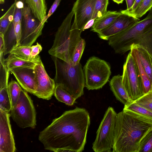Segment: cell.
<instances>
[{"label": "cell", "mask_w": 152, "mask_h": 152, "mask_svg": "<svg viewBox=\"0 0 152 152\" xmlns=\"http://www.w3.org/2000/svg\"><path fill=\"white\" fill-rule=\"evenodd\" d=\"M134 102L152 112V90Z\"/></svg>", "instance_id": "obj_33"}, {"label": "cell", "mask_w": 152, "mask_h": 152, "mask_svg": "<svg viewBox=\"0 0 152 152\" xmlns=\"http://www.w3.org/2000/svg\"><path fill=\"white\" fill-rule=\"evenodd\" d=\"M114 2L116 3L119 4H122L123 3V1L124 0H112Z\"/></svg>", "instance_id": "obj_38"}, {"label": "cell", "mask_w": 152, "mask_h": 152, "mask_svg": "<svg viewBox=\"0 0 152 152\" xmlns=\"http://www.w3.org/2000/svg\"><path fill=\"white\" fill-rule=\"evenodd\" d=\"M4 62L7 69L10 72L18 67H34L37 62L23 59L10 53L7 58L4 59Z\"/></svg>", "instance_id": "obj_22"}, {"label": "cell", "mask_w": 152, "mask_h": 152, "mask_svg": "<svg viewBox=\"0 0 152 152\" xmlns=\"http://www.w3.org/2000/svg\"><path fill=\"white\" fill-rule=\"evenodd\" d=\"M51 57L55 66L54 80L56 85L61 86L76 99L82 96L85 81L80 63L73 66L58 58Z\"/></svg>", "instance_id": "obj_4"}, {"label": "cell", "mask_w": 152, "mask_h": 152, "mask_svg": "<svg viewBox=\"0 0 152 152\" xmlns=\"http://www.w3.org/2000/svg\"><path fill=\"white\" fill-rule=\"evenodd\" d=\"M54 95L58 101L69 106L73 105L76 100L62 87L58 85L56 86Z\"/></svg>", "instance_id": "obj_24"}, {"label": "cell", "mask_w": 152, "mask_h": 152, "mask_svg": "<svg viewBox=\"0 0 152 152\" xmlns=\"http://www.w3.org/2000/svg\"><path fill=\"white\" fill-rule=\"evenodd\" d=\"M23 11V8L15 7L13 20L4 35V56L10 54L13 49L19 45L21 36Z\"/></svg>", "instance_id": "obj_12"}, {"label": "cell", "mask_w": 152, "mask_h": 152, "mask_svg": "<svg viewBox=\"0 0 152 152\" xmlns=\"http://www.w3.org/2000/svg\"><path fill=\"white\" fill-rule=\"evenodd\" d=\"M152 29V10L142 20L136 22L110 37L108 44L116 53L123 54L130 50L132 45H138L142 35Z\"/></svg>", "instance_id": "obj_5"}, {"label": "cell", "mask_w": 152, "mask_h": 152, "mask_svg": "<svg viewBox=\"0 0 152 152\" xmlns=\"http://www.w3.org/2000/svg\"><path fill=\"white\" fill-rule=\"evenodd\" d=\"M123 110L134 118L152 126V112L135 102L125 105Z\"/></svg>", "instance_id": "obj_17"}, {"label": "cell", "mask_w": 152, "mask_h": 152, "mask_svg": "<svg viewBox=\"0 0 152 152\" xmlns=\"http://www.w3.org/2000/svg\"><path fill=\"white\" fill-rule=\"evenodd\" d=\"M138 152H152V128L141 140Z\"/></svg>", "instance_id": "obj_32"}, {"label": "cell", "mask_w": 152, "mask_h": 152, "mask_svg": "<svg viewBox=\"0 0 152 152\" xmlns=\"http://www.w3.org/2000/svg\"><path fill=\"white\" fill-rule=\"evenodd\" d=\"M90 123L88 112L76 107L66 111L39 132L44 149L55 152H81L84 150Z\"/></svg>", "instance_id": "obj_1"}, {"label": "cell", "mask_w": 152, "mask_h": 152, "mask_svg": "<svg viewBox=\"0 0 152 152\" xmlns=\"http://www.w3.org/2000/svg\"><path fill=\"white\" fill-rule=\"evenodd\" d=\"M34 67H18L10 71L24 90L33 94L36 93L37 88Z\"/></svg>", "instance_id": "obj_15"}, {"label": "cell", "mask_w": 152, "mask_h": 152, "mask_svg": "<svg viewBox=\"0 0 152 152\" xmlns=\"http://www.w3.org/2000/svg\"><path fill=\"white\" fill-rule=\"evenodd\" d=\"M86 45L85 40L81 38L77 44L72 53L70 64L75 66L80 62Z\"/></svg>", "instance_id": "obj_29"}, {"label": "cell", "mask_w": 152, "mask_h": 152, "mask_svg": "<svg viewBox=\"0 0 152 152\" xmlns=\"http://www.w3.org/2000/svg\"><path fill=\"white\" fill-rule=\"evenodd\" d=\"M85 87L88 90L101 88L111 74L109 64L104 60L93 56L87 60L83 68Z\"/></svg>", "instance_id": "obj_6"}, {"label": "cell", "mask_w": 152, "mask_h": 152, "mask_svg": "<svg viewBox=\"0 0 152 152\" xmlns=\"http://www.w3.org/2000/svg\"><path fill=\"white\" fill-rule=\"evenodd\" d=\"M37 84V88L34 94L38 98L49 100L54 94L56 84L46 72L41 59L34 68Z\"/></svg>", "instance_id": "obj_11"}, {"label": "cell", "mask_w": 152, "mask_h": 152, "mask_svg": "<svg viewBox=\"0 0 152 152\" xmlns=\"http://www.w3.org/2000/svg\"><path fill=\"white\" fill-rule=\"evenodd\" d=\"M11 108L8 87L0 89V110L10 112Z\"/></svg>", "instance_id": "obj_31"}, {"label": "cell", "mask_w": 152, "mask_h": 152, "mask_svg": "<svg viewBox=\"0 0 152 152\" xmlns=\"http://www.w3.org/2000/svg\"><path fill=\"white\" fill-rule=\"evenodd\" d=\"M4 35L0 33V54L4 53Z\"/></svg>", "instance_id": "obj_37"}, {"label": "cell", "mask_w": 152, "mask_h": 152, "mask_svg": "<svg viewBox=\"0 0 152 152\" xmlns=\"http://www.w3.org/2000/svg\"><path fill=\"white\" fill-rule=\"evenodd\" d=\"M134 45L137 50L142 66L152 84V56L143 47L137 45Z\"/></svg>", "instance_id": "obj_23"}, {"label": "cell", "mask_w": 152, "mask_h": 152, "mask_svg": "<svg viewBox=\"0 0 152 152\" xmlns=\"http://www.w3.org/2000/svg\"><path fill=\"white\" fill-rule=\"evenodd\" d=\"M117 113L109 107L96 132L92 148L96 152H111L113 148Z\"/></svg>", "instance_id": "obj_7"}, {"label": "cell", "mask_w": 152, "mask_h": 152, "mask_svg": "<svg viewBox=\"0 0 152 152\" xmlns=\"http://www.w3.org/2000/svg\"><path fill=\"white\" fill-rule=\"evenodd\" d=\"M10 116L9 112L0 110V152L16 151Z\"/></svg>", "instance_id": "obj_14"}, {"label": "cell", "mask_w": 152, "mask_h": 152, "mask_svg": "<svg viewBox=\"0 0 152 152\" xmlns=\"http://www.w3.org/2000/svg\"><path fill=\"white\" fill-rule=\"evenodd\" d=\"M130 52L137 64L141 79L144 92L145 94L152 90L151 82L142 66L137 50L134 45L132 46Z\"/></svg>", "instance_id": "obj_20"}, {"label": "cell", "mask_w": 152, "mask_h": 152, "mask_svg": "<svg viewBox=\"0 0 152 152\" xmlns=\"http://www.w3.org/2000/svg\"><path fill=\"white\" fill-rule=\"evenodd\" d=\"M31 48L30 57L32 59L38 57L39 56V53L42 49L41 45L38 42L36 45L31 46Z\"/></svg>", "instance_id": "obj_35"}, {"label": "cell", "mask_w": 152, "mask_h": 152, "mask_svg": "<svg viewBox=\"0 0 152 152\" xmlns=\"http://www.w3.org/2000/svg\"><path fill=\"white\" fill-rule=\"evenodd\" d=\"M142 0H135L132 7L128 10H121V13L127 14L133 12L138 6Z\"/></svg>", "instance_id": "obj_36"}, {"label": "cell", "mask_w": 152, "mask_h": 152, "mask_svg": "<svg viewBox=\"0 0 152 152\" xmlns=\"http://www.w3.org/2000/svg\"><path fill=\"white\" fill-rule=\"evenodd\" d=\"M31 46L18 45L13 49L10 53L14 54L23 59L38 62L41 59L40 57L39 56L35 58H31Z\"/></svg>", "instance_id": "obj_26"}, {"label": "cell", "mask_w": 152, "mask_h": 152, "mask_svg": "<svg viewBox=\"0 0 152 152\" xmlns=\"http://www.w3.org/2000/svg\"><path fill=\"white\" fill-rule=\"evenodd\" d=\"M61 1V0H55L48 11V15H46L41 22L42 24H45L48 18L55 12L59 5Z\"/></svg>", "instance_id": "obj_34"}, {"label": "cell", "mask_w": 152, "mask_h": 152, "mask_svg": "<svg viewBox=\"0 0 152 152\" xmlns=\"http://www.w3.org/2000/svg\"><path fill=\"white\" fill-rule=\"evenodd\" d=\"M45 24L36 18L26 5L23 11L19 46H32L42 34Z\"/></svg>", "instance_id": "obj_10"}, {"label": "cell", "mask_w": 152, "mask_h": 152, "mask_svg": "<svg viewBox=\"0 0 152 152\" xmlns=\"http://www.w3.org/2000/svg\"><path fill=\"white\" fill-rule=\"evenodd\" d=\"M111 90L117 100L124 105L133 102L129 97L122 82V76H114L109 83Z\"/></svg>", "instance_id": "obj_18"}, {"label": "cell", "mask_w": 152, "mask_h": 152, "mask_svg": "<svg viewBox=\"0 0 152 152\" xmlns=\"http://www.w3.org/2000/svg\"><path fill=\"white\" fill-rule=\"evenodd\" d=\"M152 128L123 110L119 112L117 114L113 151L138 152L141 140Z\"/></svg>", "instance_id": "obj_2"}, {"label": "cell", "mask_w": 152, "mask_h": 152, "mask_svg": "<svg viewBox=\"0 0 152 152\" xmlns=\"http://www.w3.org/2000/svg\"><path fill=\"white\" fill-rule=\"evenodd\" d=\"M73 10L68 14L58 28L53 45L48 52L51 56L58 58L70 64L71 59L75 46L81 39L82 31L78 29L74 19Z\"/></svg>", "instance_id": "obj_3"}, {"label": "cell", "mask_w": 152, "mask_h": 152, "mask_svg": "<svg viewBox=\"0 0 152 152\" xmlns=\"http://www.w3.org/2000/svg\"><path fill=\"white\" fill-rule=\"evenodd\" d=\"M108 3L109 0H96L91 21H94L106 12Z\"/></svg>", "instance_id": "obj_30"}, {"label": "cell", "mask_w": 152, "mask_h": 152, "mask_svg": "<svg viewBox=\"0 0 152 152\" xmlns=\"http://www.w3.org/2000/svg\"><path fill=\"white\" fill-rule=\"evenodd\" d=\"M122 82L134 102L144 94L141 79L136 62L129 52L123 65Z\"/></svg>", "instance_id": "obj_9"}, {"label": "cell", "mask_w": 152, "mask_h": 152, "mask_svg": "<svg viewBox=\"0 0 152 152\" xmlns=\"http://www.w3.org/2000/svg\"><path fill=\"white\" fill-rule=\"evenodd\" d=\"M15 4L14 3L0 18V33L3 35L7 31L14 18Z\"/></svg>", "instance_id": "obj_25"}, {"label": "cell", "mask_w": 152, "mask_h": 152, "mask_svg": "<svg viewBox=\"0 0 152 152\" xmlns=\"http://www.w3.org/2000/svg\"><path fill=\"white\" fill-rule=\"evenodd\" d=\"M5 0H0V3L1 4H3Z\"/></svg>", "instance_id": "obj_39"}, {"label": "cell", "mask_w": 152, "mask_h": 152, "mask_svg": "<svg viewBox=\"0 0 152 152\" xmlns=\"http://www.w3.org/2000/svg\"><path fill=\"white\" fill-rule=\"evenodd\" d=\"M140 20V19L121 13L110 25L101 30L97 34L100 39L108 40L110 37L118 33L134 23Z\"/></svg>", "instance_id": "obj_16"}, {"label": "cell", "mask_w": 152, "mask_h": 152, "mask_svg": "<svg viewBox=\"0 0 152 152\" xmlns=\"http://www.w3.org/2000/svg\"><path fill=\"white\" fill-rule=\"evenodd\" d=\"M26 2L34 16L41 22L47 15L45 0H26Z\"/></svg>", "instance_id": "obj_21"}, {"label": "cell", "mask_w": 152, "mask_h": 152, "mask_svg": "<svg viewBox=\"0 0 152 152\" xmlns=\"http://www.w3.org/2000/svg\"><path fill=\"white\" fill-rule=\"evenodd\" d=\"M10 112V116L19 127L35 128L36 110L33 101L26 91L22 90L17 103Z\"/></svg>", "instance_id": "obj_8"}, {"label": "cell", "mask_w": 152, "mask_h": 152, "mask_svg": "<svg viewBox=\"0 0 152 152\" xmlns=\"http://www.w3.org/2000/svg\"><path fill=\"white\" fill-rule=\"evenodd\" d=\"M121 14V12L107 11L102 16L94 20L91 31L98 33L110 25Z\"/></svg>", "instance_id": "obj_19"}, {"label": "cell", "mask_w": 152, "mask_h": 152, "mask_svg": "<svg viewBox=\"0 0 152 152\" xmlns=\"http://www.w3.org/2000/svg\"><path fill=\"white\" fill-rule=\"evenodd\" d=\"M20 85L15 80H12L8 84V90L12 108L17 103L22 90Z\"/></svg>", "instance_id": "obj_27"}, {"label": "cell", "mask_w": 152, "mask_h": 152, "mask_svg": "<svg viewBox=\"0 0 152 152\" xmlns=\"http://www.w3.org/2000/svg\"><path fill=\"white\" fill-rule=\"evenodd\" d=\"M152 8V0H142L138 6L133 12L126 15L139 19L147 12L151 10Z\"/></svg>", "instance_id": "obj_28"}, {"label": "cell", "mask_w": 152, "mask_h": 152, "mask_svg": "<svg viewBox=\"0 0 152 152\" xmlns=\"http://www.w3.org/2000/svg\"><path fill=\"white\" fill-rule=\"evenodd\" d=\"M96 0H77L72 9L77 28L82 31L87 28L91 21Z\"/></svg>", "instance_id": "obj_13"}]
</instances>
